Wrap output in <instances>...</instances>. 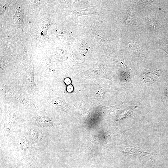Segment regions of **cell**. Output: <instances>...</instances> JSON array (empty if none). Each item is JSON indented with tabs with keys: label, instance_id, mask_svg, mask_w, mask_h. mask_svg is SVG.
I'll return each instance as SVG.
<instances>
[{
	"label": "cell",
	"instance_id": "cell-1",
	"mask_svg": "<svg viewBox=\"0 0 168 168\" xmlns=\"http://www.w3.org/2000/svg\"><path fill=\"white\" fill-rule=\"evenodd\" d=\"M161 72L159 69L147 71L143 74V80L146 82H153L156 78L160 75Z\"/></svg>",
	"mask_w": 168,
	"mask_h": 168
},
{
	"label": "cell",
	"instance_id": "cell-2",
	"mask_svg": "<svg viewBox=\"0 0 168 168\" xmlns=\"http://www.w3.org/2000/svg\"><path fill=\"white\" fill-rule=\"evenodd\" d=\"M130 49L135 54L138 55H141L143 54V52L141 48L137 44L133 43L129 44Z\"/></svg>",
	"mask_w": 168,
	"mask_h": 168
},
{
	"label": "cell",
	"instance_id": "cell-3",
	"mask_svg": "<svg viewBox=\"0 0 168 168\" xmlns=\"http://www.w3.org/2000/svg\"><path fill=\"white\" fill-rule=\"evenodd\" d=\"M148 25L153 30H156L159 28L160 27L158 23L153 20H152L148 17H146Z\"/></svg>",
	"mask_w": 168,
	"mask_h": 168
},
{
	"label": "cell",
	"instance_id": "cell-4",
	"mask_svg": "<svg viewBox=\"0 0 168 168\" xmlns=\"http://www.w3.org/2000/svg\"><path fill=\"white\" fill-rule=\"evenodd\" d=\"M161 49L168 54V44L162 45Z\"/></svg>",
	"mask_w": 168,
	"mask_h": 168
},
{
	"label": "cell",
	"instance_id": "cell-5",
	"mask_svg": "<svg viewBox=\"0 0 168 168\" xmlns=\"http://www.w3.org/2000/svg\"><path fill=\"white\" fill-rule=\"evenodd\" d=\"M165 95L168 99V83L166 85V86Z\"/></svg>",
	"mask_w": 168,
	"mask_h": 168
}]
</instances>
